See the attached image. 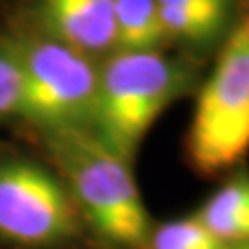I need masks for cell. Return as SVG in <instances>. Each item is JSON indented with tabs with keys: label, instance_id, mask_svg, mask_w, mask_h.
I'll list each match as a JSON object with an SVG mask.
<instances>
[{
	"label": "cell",
	"instance_id": "obj_1",
	"mask_svg": "<svg viewBox=\"0 0 249 249\" xmlns=\"http://www.w3.org/2000/svg\"><path fill=\"white\" fill-rule=\"evenodd\" d=\"M196 80L194 65L157 50H115L100 69L90 131L131 160L150 127Z\"/></svg>",
	"mask_w": 249,
	"mask_h": 249
},
{
	"label": "cell",
	"instance_id": "obj_2",
	"mask_svg": "<svg viewBox=\"0 0 249 249\" xmlns=\"http://www.w3.org/2000/svg\"><path fill=\"white\" fill-rule=\"evenodd\" d=\"M50 135V150L92 227L116 246L148 240L150 218L129 160L107 148L89 127Z\"/></svg>",
	"mask_w": 249,
	"mask_h": 249
},
{
	"label": "cell",
	"instance_id": "obj_3",
	"mask_svg": "<svg viewBox=\"0 0 249 249\" xmlns=\"http://www.w3.org/2000/svg\"><path fill=\"white\" fill-rule=\"evenodd\" d=\"M192 166L214 176L249 151V2L199 90L187 137Z\"/></svg>",
	"mask_w": 249,
	"mask_h": 249
},
{
	"label": "cell",
	"instance_id": "obj_4",
	"mask_svg": "<svg viewBox=\"0 0 249 249\" xmlns=\"http://www.w3.org/2000/svg\"><path fill=\"white\" fill-rule=\"evenodd\" d=\"M24 71L20 113L48 133L92 124L100 71L89 55L52 37L18 45Z\"/></svg>",
	"mask_w": 249,
	"mask_h": 249
},
{
	"label": "cell",
	"instance_id": "obj_5",
	"mask_svg": "<svg viewBox=\"0 0 249 249\" xmlns=\"http://www.w3.org/2000/svg\"><path fill=\"white\" fill-rule=\"evenodd\" d=\"M74 231V205L57 179L28 160L0 164V234L4 238L45 246Z\"/></svg>",
	"mask_w": 249,
	"mask_h": 249
},
{
	"label": "cell",
	"instance_id": "obj_6",
	"mask_svg": "<svg viewBox=\"0 0 249 249\" xmlns=\"http://www.w3.org/2000/svg\"><path fill=\"white\" fill-rule=\"evenodd\" d=\"M39 18L52 39L85 55L118 48L115 0H39Z\"/></svg>",
	"mask_w": 249,
	"mask_h": 249
},
{
	"label": "cell",
	"instance_id": "obj_7",
	"mask_svg": "<svg viewBox=\"0 0 249 249\" xmlns=\"http://www.w3.org/2000/svg\"><path fill=\"white\" fill-rule=\"evenodd\" d=\"M197 218L225 246L249 242V174H238L218 188Z\"/></svg>",
	"mask_w": 249,
	"mask_h": 249
},
{
	"label": "cell",
	"instance_id": "obj_8",
	"mask_svg": "<svg viewBox=\"0 0 249 249\" xmlns=\"http://www.w3.org/2000/svg\"><path fill=\"white\" fill-rule=\"evenodd\" d=\"M116 50H157L164 41L157 0H115Z\"/></svg>",
	"mask_w": 249,
	"mask_h": 249
},
{
	"label": "cell",
	"instance_id": "obj_9",
	"mask_svg": "<svg viewBox=\"0 0 249 249\" xmlns=\"http://www.w3.org/2000/svg\"><path fill=\"white\" fill-rule=\"evenodd\" d=\"M166 39L205 43L227 26L231 4L205 6H159Z\"/></svg>",
	"mask_w": 249,
	"mask_h": 249
},
{
	"label": "cell",
	"instance_id": "obj_10",
	"mask_svg": "<svg viewBox=\"0 0 249 249\" xmlns=\"http://www.w3.org/2000/svg\"><path fill=\"white\" fill-rule=\"evenodd\" d=\"M148 244L150 249H227L196 214L159 225L148 234Z\"/></svg>",
	"mask_w": 249,
	"mask_h": 249
},
{
	"label": "cell",
	"instance_id": "obj_11",
	"mask_svg": "<svg viewBox=\"0 0 249 249\" xmlns=\"http://www.w3.org/2000/svg\"><path fill=\"white\" fill-rule=\"evenodd\" d=\"M24 71L18 46H0V118L20 113Z\"/></svg>",
	"mask_w": 249,
	"mask_h": 249
},
{
	"label": "cell",
	"instance_id": "obj_12",
	"mask_svg": "<svg viewBox=\"0 0 249 249\" xmlns=\"http://www.w3.org/2000/svg\"><path fill=\"white\" fill-rule=\"evenodd\" d=\"M159 6H205V4H231V0H157Z\"/></svg>",
	"mask_w": 249,
	"mask_h": 249
},
{
	"label": "cell",
	"instance_id": "obj_13",
	"mask_svg": "<svg viewBox=\"0 0 249 249\" xmlns=\"http://www.w3.org/2000/svg\"><path fill=\"white\" fill-rule=\"evenodd\" d=\"M227 249H249V242H244V244H234V246H227Z\"/></svg>",
	"mask_w": 249,
	"mask_h": 249
}]
</instances>
